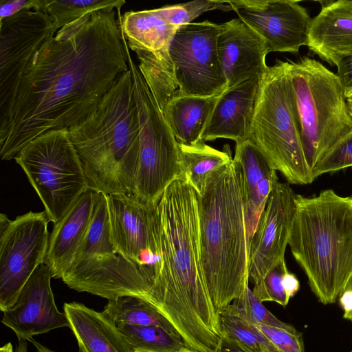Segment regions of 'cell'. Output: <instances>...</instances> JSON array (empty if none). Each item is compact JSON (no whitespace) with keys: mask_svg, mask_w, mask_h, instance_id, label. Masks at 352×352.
<instances>
[{"mask_svg":"<svg viewBox=\"0 0 352 352\" xmlns=\"http://www.w3.org/2000/svg\"><path fill=\"white\" fill-rule=\"evenodd\" d=\"M116 10L60 29L36 52L0 115V156L14 159L39 135L78 124L129 69Z\"/></svg>","mask_w":352,"mask_h":352,"instance_id":"1","label":"cell"},{"mask_svg":"<svg viewBox=\"0 0 352 352\" xmlns=\"http://www.w3.org/2000/svg\"><path fill=\"white\" fill-rule=\"evenodd\" d=\"M154 230L162 261L146 301L175 327L188 349L215 352L221 338L219 315L201 263L197 193L186 180L174 181L163 193Z\"/></svg>","mask_w":352,"mask_h":352,"instance_id":"2","label":"cell"},{"mask_svg":"<svg viewBox=\"0 0 352 352\" xmlns=\"http://www.w3.org/2000/svg\"><path fill=\"white\" fill-rule=\"evenodd\" d=\"M200 258L216 312L224 310L248 287V239L243 175L232 161L207 177L197 195Z\"/></svg>","mask_w":352,"mask_h":352,"instance_id":"3","label":"cell"},{"mask_svg":"<svg viewBox=\"0 0 352 352\" xmlns=\"http://www.w3.org/2000/svg\"><path fill=\"white\" fill-rule=\"evenodd\" d=\"M68 130L89 189L107 195L133 193L140 125L130 69L118 78L92 113Z\"/></svg>","mask_w":352,"mask_h":352,"instance_id":"4","label":"cell"},{"mask_svg":"<svg viewBox=\"0 0 352 352\" xmlns=\"http://www.w3.org/2000/svg\"><path fill=\"white\" fill-rule=\"evenodd\" d=\"M288 245L323 305L338 298L352 274V200L331 189L296 197Z\"/></svg>","mask_w":352,"mask_h":352,"instance_id":"5","label":"cell"},{"mask_svg":"<svg viewBox=\"0 0 352 352\" xmlns=\"http://www.w3.org/2000/svg\"><path fill=\"white\" fill-rule=\"evenodd\" d=\"M288 61L278 60L260 80L248 138L288 183L313 181L304 154Z\"/></svg>","mask_w":352,"mask_h":352,"instance_id":"6","label":"cell"},{"mask_svg":"<svg viewBox=\"0 0 352 352\" xmlns=\"http://www.w3.org/2000/svg\"><path fill=\"white\" fill-rule=\"evenodd\" d=\"M288 63L304 154L312 174L326 153L352 129V118L336 74L308 56Z\"/></svg>","mask_w":352,"mask_h":352,"instance_id":"7","label":"cell"},{"mask_svg":"<svg viewBox=\"0 0 352 352\" xmlns=\"http://www.w3.org/2000/svg\"><path fill=\"white\" fill-rule=\"evenodd\" d=\"M14 160L25 172L54 224L59 222L89 189L67 129L39 135L26 144Z\"/></svg>","mask_w":352,"mask_h":352,"instance_id":"8","label":"cell"},{"mask_svg":"<svg viewBox=\"0 0 352 352\" xmlns=\"http://www.w3.org/2000/svg\"><path fill=\"white\" fill-rule=\"evenodd\" d=\"M140 125V153L133 195L157 205L166 188L180 178L178 143L126 46Z\"/></svg>","mask_w":352,"mask_h":352,"instance_id":"9","label":"cell"},{"mask_svg":"<svg viewBox=\"0 0 352 352\" xmlns=\"http://www.w3.org/2000/svg\"><path fill=\"white\" fill-rule=\"evenodd\" d=\"M50 221L45 211L29 212L10 220L0 214V309L12 307L25 283L44 263Z\"/></svg>","mask_w":352,"mask_h":352,"instance_id":"10","label":"cell"},{"mask_svg":"<svg viewBox=\"0 0 352 352\" xmlns=\"http://www.w3.org/2000/svg\"><path fill=\"white\" fill-rule=\"evenodd\" d=\"M118 21L129 48L155 100L163 108L177 90L170 46L179 28L167 22L156 9L130 11Z\"/></svg>","mask_w":352,"mask_h":352,"instance_id":"11","label":"cell"},{"mask_svg":"<svg viewBox=\"0 0 352 352\" xmlns=\"http://www.w3.org/2000/svg\"><path fill=\"white\" fill-rule=\"evenodd\" d=\"M221 25L208 20L180 26L170 56L180 95L210 97L227 89L217 49Z\"/></svg>","mask_w":352,"mask_h":352,"instance_id":"12","label":"cell"},{"mask_svg":"<svg viewBox=\"0 0 352 352\" xmlns=\"http://www.w3.org/2000/svg\"><path fill=\"white\" fill-rule=\"evenodd\" d=\"M107 201L116 252L137 267L152 287L162 261L154 230L157 205L129 193L109 195Z\"/></svg>","mask_w":352,"mask_h":352,"instance_id":"13","label":"cell"},{"mask_svg":"<svg viewBox=\"0 0 352 352\" xmlns=\"http://www.w3.org/2000/svg\"><path fill=\"white\" fill-rule=\"evenodd\" d=\"M296 197L290 186L276 181L261 214L248 248L249 280L259 300L267 274L285 261L296 212Z\"/></svg>","mask_w":352,"mask_h":352,"instance_id":"14","label":"cell"},{"mask_svg":"<svg viewBox=\"0 0 352 352\" xmlns=\"http://www.w3.org/2000/svg\"><path fill=\"white\" fill-rule=\"evenodd\" d=\"M56 32L41 10H25L0 21V115L34 54Z\"/></svg>","mask_w":352,"mask_h":352,"instance_id":"15","label":"cell"},{"mask_svg":"<svg viewBox=\"0 0 352 352\" xmlns=\"http://www.w3.org/2000/svg\"><path fill=\"white\" fill-rule=\"evenodd\" d=\"M241 21L265 43L268 52L298 53L305 45L311 18L299 1H228Z\"/></svg>","mask_w":352,"mask_h":352,"instance_id":"16","label":"cell"},{"mask_svg":"<svg viewBox=\"0 0 352 352\" xmlns=\"http://www.w3.org/2000/svg\"><path fill=\"white\" fill-rule=\"evenodd\" d=\"M52 274L45 264L39 265L22 288L15 304L3 311L1 322L11 329L19 340L70 327L65 312L56 305L51 287Z\"/></svg>","mask_w":352,"mask_h":352,"instance_id":"17","label":"cell"},{"mask_svg":"<svg viewBox=\"0 0 352 352\" xmlns=\"http://www.w3.org/2000/svg\"><path fill=\"white\" fill-rule=\"evenodd\" d=\"M221 25L217 49L227 89L266 73L269 53L264 41L240 19Z\"/></svg>","mask_w":352,"mask_h":352,"instance_id":"18","label":"cell"},{"mask_svg":"<svg viewBox=\"0 0 352 352\" xmlns=\"http://www.w3.org/2000/svg\"><path fill=\"white\" fill-rule=\"evenodd\" d=\"M309 23L305 45L331 65L352 54V0L322 1Z\"/></svg>","mask_w":352,"mask_h":352,"instance_id":"19","label":"cell"},{"mask_svg":"<svg viewBox=\"0 0 352 352\" xmlns=\"http://www.w3.org/2000/svg\"><path fill=\"white\" fill-rule=\"evenodd\" d=\"M260 80H245L220 94L203 131L202 140L225 138L239 143L248 138Z\"/></svg>","mask_w":352,"mask_h":352,"instance_id":"20","label":"cell"},{"mask_svg":"<svg viewBox=\"0 0 352 352\" xmlns=\"http://www.w3.org/2000/svg\"><path fill=\"white\" fill-rule=\"evenodd\" d=\"M95 198L96 192L87 190L54 224L44 259L52 278L61 279L72 267L89 226Z\"/></svg>","mask_w":352,"mask_h":352,"instance_id":"21","label":"cell"},{"mask_svg":"<svg viewBox=\"0 0 352 352\" xmlns=\"http://www.w3.org/2000/svg\"><path fill=\"white\" fill-rule=\"evenodd\" d=\"M120 258L112 241L107 195L96 192L89 226L69 270L80 278L104 274L115 267Z\"/></svg>","mask_w":352,"mask_h":352,"instance_id":"22","label":"cell"},{"mask_svg":"<svg viewBox=\"0 0 352 352\" xmlns=\"http://www.w3.org/2000/svg\"><path fill=\"white\" fill-rule=\"evenodd\" d=\"M64 312L78 348L85 352H135L114 322L102 311L72 302L64 304Z\"/></svg>","mask_w":352,"mask_h":352,"instance_id":"23","label":"cell"},{"mask_svg":"<svg viewBox=\"0 0 352 352\" xmlns=\"http://www.w3.org/2000/svg\"><path fill=\"white\" fill-rule=\"evenodd\" d=\"M219 96L200 97L175 93L162 112L178 143L191 145L202 140L203 131Z\"/></svg>","mask_w":352,"mask_h":352,"instance_id":"24","label":"cell"},{"mask_svg":"<svg viewBox=\"0 0 352 352\" xmlns=\"http://www.w3.org/2000/svg\"><path fill=\"white\" fill-rule=\"evenodd\" d=\"M233 160L238 163L242 170L244 214L249 248L259 217L265 206L258 197L257 186L273 169L249 139L236 143Z\"/></svg>","mask_w":352,"mask_h":352,"instance_id":"25","label":"cell"},{"mask_svg":"<svg viewBox=\"0 0 352 352\" xmlns=\"http://www.w3.org/2000/svg\"><path fill=\"white\" fill-rule=\"evenodd\" d=\"M178 153L179 179L186 180L199 195L204 190L208 175L232 161L229 146L221 151L207 145L204 140L191 145L178 143Z\"/></svg>","mask_w":352,"mask_h":352,"instance_id":"26","label":"cell"},{"mask_svg":"<svg viewBox=\"0 0 352 352\" xmlns=\"http://www.w3.org/2000/svg\"><path fill=\"white\" fill-rule=\"evenodd\" d=\"M102 312L115 324L153 326L181 337L175 327L158 310L137 296H122L108 300Z\"/></svg>","mask_w":352,"mask_h":352,"instance_id":"27","label":"cell"},{"mask_svg":"<svg viewBox=\"0 0 352 352\" xmlns=\"http://www.w3.org/2000/svg\"><path fill=\"white\" fill-rule=\"evenodd\" d=\"M221 335L247 352H281L231 303L219 313Z\"/></svg>","mask_w":352,"mask_h":352,"instance_id":"28","label":"cell"},{"mask_svg":"<svg viewBox=\"0 0 352 352\" xmlns=\"http://www.w3.org/2000/svg\"><path fill=\"white\" fill-rule=\"evenodd\" d=\"M115 324L135 352H178L187 347L181 337L160 327Z\"/></svg>","mask_w":352,"mask_h":352,"instance_id":"29","label":"cell"},{"mask_svg":"<svg viewBox=\"0 0 352 352\" xmlns=\"http://www.w3.org/2000/svg\"><path fill=\"white\" fill-rule=\"evenodd\" d=\"M123 0H47L43 9L57 32L100 10H120Z\"/></svg>","mask_w":352,"mask_h":352,"instance_id":"30","label":"cell"},{"mask_svg":"<svg viewBox=\"0 0 352 352\" xmlns=\"http://www.w3.org/2000/svg\"><path fill=\"white\" fill-rule=\"evenodd\" d=\"M169 23L179 28L192 21L204 12L221 10H232L228 1L197 0L183 3L166 5L156 9Z\"/></svg>","mask_w":352,"mask_h":352,"instance_id":"31","label":"cell"},{"mask_svg":"<svg viewBox=\"0 0 352 352\" xmlns=\"http://www.w3.org/2000/svg\"><path fill=\"white\" fill-rule=\"evenodd\" d=\"M352 167V129L331 148L313 171L314 180L322 174Z\"/></svg>","mask_w":352,"mask_h":352,"instance_id":"32","label":"cell"},{"mask_svg":"<svg viewBox=\"0 0 352 352\" xmlns=\"http://www.w3.org/2000/svg\"><path fill=\"white\" fill-rule=\"evenodd\" d=\"M233 303L246 318L255 325H267L280 328H290L292 325L285 323L269 311L252 294V290L246 291Z\"/></svg>","mask_w":352,"mask_h":352,"instance_id":"33","label":"cell"},{"mask_svg":"<svg viewBox=\"0 0 352 352\" xmlns=\"http://www.w3.org/2000/svg\"><path fill=\"white\" fill-rule=\"evenodd\" d=\"M256 327L281 352H305L302 335L293 326L290 328L267 325Z\"/></svg>","mask_w":352,"mask_h":352,"instance_id":"34","label":"cell"},{"mask_svg":"<svg viewBox=\"0 0 352 352\" xmlns=\"http://www.w3.org/2000/svg\"><path fill=\"white\" fill-rule=\"evenodd\" d=\"M287 271L285 260L267 274L263 280V294L259 300L261 302L272 301L283 307L288 304L290 298L287 295L283 285V276Z\"/></svg>","mask_w":352,"mask_h":352,"instance_id":"35","label":"cell"},{"mask_svg":"<svg viewBox=\"0 0 352 352\" xmlns=\"http://www.w3.org/2000/svg\"><path fill=\"white\" fill-rule=\"evenodd\" d=\"M47 0H1L0 21L25 10L43 11Z\"/></svg>","mask_w":352,"mask_h":352,"instance_id":"36","label":"cell"},{"mask_svg":"<svg viewBox=\"0 0 352 352\" xmlns=\"http://www.w3.org/2000/svg\"><path fill=\"white\" fill-rule=\"evenodd\" d=\"M336 67V75L340 80L346 96L352 91V54L342 58Z\"/></svg>","mask_w":352,"mask_h":352,"instance_id":"37","label":"cell"},{"mask_svg":"<svg viewBox=\"0 0 352 352\" xmlns=\"http://www.w3.org/2000/svg\"><path fill=\"white\" fill-rule=\"evenodd\" d=\"M338 300L344 311L343 317L352 321V274L340 293Z\"/></svg>","mask_w":352,"mask_h":352,"instance_id":"38","label":"cell"},{"mask_svg":"<svg viewBox=\"0 0 352 352\" xmlns=\"http://www.w3.org/2000/svg\"><path fill=\"white\" fill-rule=\"evenodd\" d=\"M283 285L287 295L292 298L298 291L300 283L296 276L287 271L283 276Z\"/></svg>","mask_w":352,"mask_h":352,"instance_id":"39","label":"cell"},{"mask_svg":"<svg viewBox=\"0 0 352 352\" xmlns=\"http://www.w3.org/2000/svg\"><path fill=\"white\" fill-rule=\"evenodd\" d=\"M215 352H247L231 341L226 336L221 335V340Z\"/></svg>","mask_w":352,"mask_h":352,"instance_id":"40","label":"cell"},{"mask_svg":"<svg viewBox=\"0 0 352 352\" xmlns=\"http://www.w3.org/2000/svg\"><path fill=\"white\" fill-rule=\"evenodd\" d=\"M30 342L35 346L36 352H56V351H54L48 349L47 347L43 346V344H41L38 342L36 341L33 338L30 340ZM78 352H85V351L84 350H82V349L78 348Z\"/></svg>","mask_w":352,"mask_h":352,"instance_id":"41","label":"cell"},{"mask_svg":"<svg viewBox=\"0 0 352 352\" xmlns=\"http://www.w3.org/2000/svg\"><path fill=\"white\" fill-rule=\"evenodd\" d=\"M15 352H28V344L25 340H19Z\"/></svg>","mask_w":352,"mask_h":352,"instance_id":"42","label":"cell"},{"mask_svg":"<svg viewBox=\"0 0 352 352\" xmlns=\"http://www.w3.org/2000/svg\"><path fill=\"white\" fill-rule=\"evenodd\" d=\"M346 101L348 107L349 112L352 118V91L346 95Z\"/></svg>","mask_w":352,"mask_h":352,"instance_id":"43","label":"cell"},{"mask_svg":"<svg viewBox=\"0 0 352 352\" xmlns=\"http://www.w3.org/2000/svg\"><path fill=\"white\" fill-rule=\"evenodd\" d=\"M0 352H13L12 345L8 342L1 347Z\"/></svg>","mask_w":352,"mask_h":352,"instance_id":"44","label":"cell"},{"mask_svg":"<svg viewBox=\"0 0 352 352\" xmlns=\"http://www.w3.org/2000/svg\"><path fill=\"white\" fill-rule=\"evenodd\" d=\"M178 352H201V351H194V350L188 349V347H185Z\"/></svg>","mask_w":352,"mask_h":352,"instance_id":"45","label":"cell"},{"mask_svg":"<svg viewBox=\"0 0 352 352\" xmlns=\"http://www.w3.org/2000/svg\"><path fill=\"white\" fill-rule=\"evenodd\" d=\"M350 197H351V200H352V195H351Z\"/></svg>","mask_w":352,"mask_h":352,"instance_id":"46","label":"cell"},{"mask_svg":"<svg viewBox=\"0 0 352 352\" xmlns=\"http://www.w3.org/2000/svg\"><path fill=\"white\" fill-rule=\"evenodd\" d=\"M351 352H352V351Z\"/></svg>","mask_w":352,"mask_h":352,"instance_id":"47","label":"cell"},{"mask_svg":"<svg viewBox=\"0 0 352 352\" xmlns=\"http://www.w3.org/2000/svg\"><path fill=\"white\" fill-rule=\"evenodd\" d=\"M136 352H138V351H136Z\"/></svg>","mask_w":352,"mask_h":352,"instance_id":"48","label":"cell"}]
</instances>
